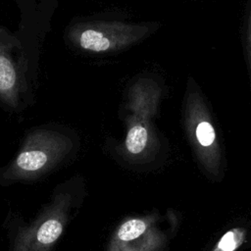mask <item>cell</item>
Returning <instances> with one entry per match:
<instances>
[{
  "instance_id": "4",
  "label": "cell",
  "mask_w": 251,
  "mask_h": 251,
  "mask_svg": "<svg viewBox=\"0 0 251 251\" xmlns=\"http://www.w3.org/2000/svg\"><path fill=\"white\" fill-rule=\"evenodd\" d=\"M69 206L70 196L58 195L39 219L19 233L14 251H48L64 231Z\"/></svg>"
},
{
  "instance_id": "3",
  "label": "cell",
  "mask_w": 251,
  "mask_h": 251,
  "mask_svg": "<svg viewBox=\"0 0 251 251\" xmlns=\"http://www.w3.org/2000/svg\"><path fill=\"white\" fill-rule=\"evenodd\" d=\"M72 147L66 136L55 132L40 131L30 136L6 173L9 179L27 178L44 173Z\"/></svg>"
},
{
  "instance_id": "6",
  "label": "cell",
  "mask_w": 251,
  "mask_h": 251,
  "mask_svg": "<svg viewBox=\"0 0 251 251\" xmlns=\"http://www.w3.org/2000/svg\"><path fill=\"white\" fill-rule=\"evenodd\" d=\"M126 135L122 152L131 161H146L157 153L160 147L158 132L153 121L126 114Z\"/></svg>"
},
{
  "instance_id": "10",
  "label": "cell",
  "mask_w": 251,
  "mask_h": 251,
  "mask_svg": "<svg viewBox=\"0 0 251 251\" xmlns=\"http://www.w3.org/2000/svg\"><path fill=\"white\" fill-rule=\"evenodd\" d=\"M244 50L248 67L250 89H251V0H248L245 22H244Z\"/></svg>"
},
{
  "instance_id": "5",
  "label": "cell",
  "mask_w": 251,
  "mask_h": 251,
  "mask_svg": "<svg viewBox=\"0 0 251 251\" xmlns=\"http://www.w3.org/2000/svg\"><path fill=\"white\" fill-rule=\"evenodd\" d=\"M165 235L153 215L125 220L112 235L107 251H161Z\"/></svg>"
},
{
  "instance_id": "8",
  "label": "cell",
  "mask_w": 251,
  "mask_h": 251,
  "mask_svg": "<svg viewBox=\"0 0 251 251\" xmlns=\"http://www.w3.org/2000/svg\"><path fill=\"white\" fill-rule=\"evenodd\" d=\"M245 230L241 227H233L226 231L211 251H236L244 243Z\"/></svg>"
},
{
  "instance_id": "2",
  "label": "cell",
  "mask_w": 251,
  "mask_h": 251,
  "mask_svg": "<svg viewBox=\"0 0 251 251\" xmlns=\"http://www.w3.org/2000/svg\"><path fill=\"white\" fill-rule=\"evenodd\" d=\"M159 27L158 23L98 21L81 25L76 31L75 41L80 48L89 52H117L138 44Z\"/></svg>"
},
{
  "instance_id": "7",
  "label": "cell",
  "mask_w": 251,
  "mask_h": 251,
  "mask_svg": "<svg viewBox=\"0 0 251 251\" xmlns=\"http://www.w3.org/2000/svg\"><path fill=\"white\" fill-rule=\"evenodd\" d=\"M163 87L153 75H140L128 84L126 91V114L153 121L159 113Z\"/></svg>"
},
{
  "instance_id": "1",
  "label": "cell",
  "mask_w": 251,
  "mask_h": 251,
  "mask_svg": "<svg viewBox=\"0 0 251 251\" xmlns=\"http://www.w3.org/2000/svg\"><path fill=\"white\" fill-rule=\"evenodd\" d=\"M182 124L190 145L202 165L218 176L222 165V149L210 107L192 76H188L182 104Z\"/></svg>"
},
{
  "instance_id": "9",
  "label": "cell",
  "mask_w": 251,
  "mask_h": 251,
  "mask_svg": "<svg viewBox=\"0 0 251 251\" xmlns=\"http://www.w3.org/2000/svg\"><path fill=\"white\" fill-rule=\"evenodd\" d=\"M16 84V71L12 62L0 54V93L9 94Z\"/></svg>"
}]
</instances>
